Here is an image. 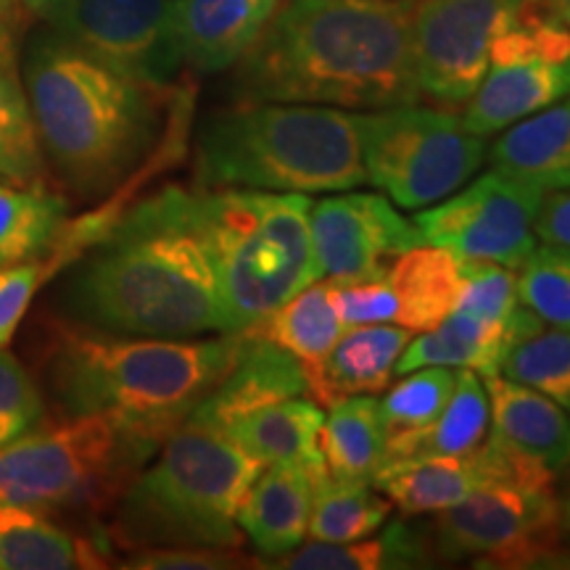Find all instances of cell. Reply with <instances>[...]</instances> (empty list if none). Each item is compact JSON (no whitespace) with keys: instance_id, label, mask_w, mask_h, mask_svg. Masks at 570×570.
<instances>
[{"instance_id":"obj_17","label":"cell","mask_w":570,"mask_h":570,"mask_svg":"<svg viewBox=\"0 0 570 570\" xmlns=\"http://www.w3.org/2000/svg\"><path fill=\"white\" fill-rule=\"evenodd\" d=\"M325 468L275 462L256 475L238 510V525L262 558L277 560L309 533L315 479Z\"/></svg>"},{"instance_id":"obj_41","label":"cell","mask_w":570,"mask_h":570,"mask_svg":"<svg viewBox=\"0 0 570 570\" xmlns=\"http://www.w3.org/2000/svg\"><path fill=\"white\" fill-rule=\"evenodd\" d=\"M537 238L570 248V188L544 194L537 217Z\"/></svg>"},{"instance_id":"obj_16","label":"cell","mask_w":570,"mask_h":570,"mask_svg":"<svg viewBox=\"0 0 570 570\" xmlns=\"http://www.w3.org/2000/svg\"><path fill=\"white\" fill-rule=\"evenodd\" d=\"M240 336H244V344H240L233 367L209 391V396L190 412L188 420L194 423L223 431L233 420L267 407V404L309 396V381L294 354L252 331H244Z\"/></svg>"},{"instance_id":"obj_35","label":"cell","mask_w":570,"mask_h":570,"mask_svg":"<svg viewBox=\"0 0 570 570\" xmlns=\"http://www.w3.org/2000/svg\"><path fill=\"white\" fill-rule=\"evenodd\" d=\"M518 296L544 323L570 327V248L554 244L533 248L520 265Z\"/></svg>"},{"instance_id":"obj_20","label":"cell","mask_w":570,"mask_h":570,"mask_svg":"<svg viewBox=\"0 0 570 570\" xmlns=\"http://www.w3.org/2000/svg\"><path fill=\"white\" fill-rule=\"evenodd\" d=\"M570 92V59L489 67L462 111V122L479 138L499 135L520 119L552 106Z\"/></svg>"},{"instance_id":"obj_22","label":"cell","mask_w":570,"mask_h":570,"mask_svg":"<svg viewBox=\"0 0 570 570\" xmlns=\"http://www.w3.org/2000/svg\"><path fill=\"white\" fill-rule=\"evenodd\" d=\"M412 341L407 327L356 325L338 336L327 354L312 399L327 410L344 396L377 394L396 375V362Z\"/></svg>"},{"instance_id":"obj_2","label":"cell","mask_w":570,"mask_h":570,"mask_svg":"<svg viewBox=\"0 0 570 570\" xmlns=\"http://www.w3.org/2000/svg\"><path fill=\"white\" fill-rule=\"evenodd\" d=\"M415 0H283L235 67L240 101L377 111L417 104Z\"/></svg>"},{"instance_id":"obj_4","label":"cell","mask_w":570,"mask_h":570,"mask_svg":"<svg viewBox=\"0 0 570 570\" xmlns=\"http://www.w3.org/2000/svg\"><path fill=\"white\" fill-rule=\"evenodd\" d=\"M244 336L146 338L59 325L48 389L67 415H104L164 441L223 381Z\"/></svg>"},{"instance_id":"obj_25","label":"cell","mask_w":570,"mask_h":570,"mask_svg":"<svg viewBox=\"0 0 570 570\" xmlns=\"http://www.w3.org/2000/svg\"><path fill=\"white\" fill-rule=\"evenodd\" d=\"M396 296V325L431 331L458 309L462 296V262L441 246L420 244L389 267Z\"/></svg>"},{"instance_id":"obj_39","label":"cell","mask_w":570,"mask_h":570,"mask_svg":"<svg viewBox=\"0 0 570 570\" xmlns=\"http://www.w3.org/2000/svg\"><path fill=\"white\" fill-rule=\"evenodd\" d=\"M48 281L46 256L0 269V348L11 346L32 298Z\"/></svg>"},{"instance_id":"obj_13","label":"cell","mask_w":570,"mask_h":570,"mask_svg":"<svg viewBox=\"0 0 570 570\" xmlns=\"http://www.w3.org/2000/svg\"><path fill=\"white\" fill-rule=\"evenodd\" d=\"M529 0H415L412 46L420 96L439 109L470 101L491 67L497 35Z\"/></svg>"},{"instance_id":"obj_36","label":"cell","mask_w":570,"mask_h":570,"mask_svg":"<svg viewBox=\"0 0 570 570\" xmlns=\"http://www.w3.org/2000/svg\"><path fill=\"white\" fill-rule=\"evenodd\" d=\"M46 420L38 383L24 365L9 352L0 348V449L17 441Z\"/></svg>"},{"instance_id":"obj_7","label":"cell","mask_w":570,"mask_h":570,"mask_svg":"<svg viewBox=\"0 0 570 570\" xmlns=\"http://www.w3.org/2000/svg\"><path fill=\"white\" fill-rule=\"evenodd\" d=\"M304 194L198 188V214L217 269L225 333H244L320 281Z\"/></svg>"},{"instance_id":"obj_14","label":"cell","mask_w":570,"mask_h":570,"mask_svg":"<svg viewBox=\"0 0 570 570\" xmlns=\"http://www.w3.org/2000/svg\"><path fill=\"white\" fill-rule=\"evenodd\" d=\"M309 230L320 277L333 281L381 275L404 252L428 244L420 227L377 194L320 198L309 209Z\"/></svg>"},{"instance_id":"obj_11","label":"cell","mask_w":570,"mask_h":570,"mask_svg":"<svg viewBox=\"0 0 570 570\" xmlns=\"http://www.w3.org/2000/svg\"><path fill=\"white\" fill-rule=\"evenodd\" d=\"M53 32L142 85L169 90L185 67L177 0H51Z\"/></svg>"},{"instance_id":"obj_33","label":"cell","mask_w":570,"mask_h":570,"mask_svg":"<svg viewBox=\"0 0 570 570\" xmlns=\"http://www.w3.org/2000/svg\"><path fill=\"white\" fill-rule=\"evenodd\" d=\"M499 375L550 396L570 415V327H541L504 356Z\"/></svg>"},{"instance_id":"obj_32","label":"cell","mask_w":570,"mask_h":570,"mask_svg":"<svg viewBox=\"0 0 570 570\" xmlns=\"http://www.w3.org/2000/svg\"><path fill=\"white\" fill-rule=\"evenodd\" d=\"M46 156L17 63L0 67V180L46 188Z\"/></svg>"},{"instance_id":"obj_40","label":"cell","mask_w":570,"mask_h":570,"mask_svg":"<svg viewBox=\"0 0 570 570\" xmlns=\"http://www.w3.org/2000/svg\"><path fill=\"white\" fill-rule=\"evenodd\" d=\"M235 550H190V547H161V550H138L125 568L142 570H225L244 568Z\"/></svg>"},{"instance_id":"obj_43","label":"cell","mask_w":570,"mask_h":570,"mask_svg":"<svg viewBox=\"0 0 570 570\" xmlns=\"http://www.w3.org/2000/svg\"><path fill=\"white\" fill-rule=\"evenodd\" d=\"M21 3H24L27 11H32V13H38V17H42L51 0H21Z\"/></svg>"},{"instance_id":"obj_38","label":"cell","mask_w":570,"mask_h":570,"mask_svg":"<svg viewBox=\"0 0 570 570\" xmlns=\"http://www.w3.org/2000/svg\"><path fill=\"white\" fill-rule=\"evenodd\" d=\"M458 309L487 320H508L520 306L518 275L502 265H462Z\"/></svg>"},{"instance_id":"obj_46","label":"cell","mask_w":570,"mask_h":570,"mask_svg":"<svg viewBox=\"0 0 570 570\" xmlns=\"http://www.w3.org/2000/svg\"><path fill=\"white\" fill-rule=\"evenodd\" d=\"M17 9V0H0V17H9Z\"/></svg>"},{"instance_id":"obj_37","label":"cell","mask_w":570,"mask_h":570,"mask_svg":"<svg viewBox=\"0 0 570 570\" xmlns=\"http://www.w3.org/2000/svg\"><path fill=\"white\" fill-rule=\"evenodd\" d=\"M327 285L341 325H381L396 320V296L389 283V269L381 275L348 277V281L327 277Z\"/></svg>"},{"instance_id":"obj_42","label":"cell","mask_w":570,"mask_h":570,"mask_svg":"<svg viewBox=\"0 0 570 570\" xmlns=\"http://www.w3.org/2000/svg\"><path fill=\"white\" fill-rule=\"evenodd\" d=\"M3 63H17V53H13V38L9 27L0 24V67Z\"/></svg>"},{"instance_id":"obj_28","label":"cell","mask_w":570,"mask_h":570,"mask_svg":"<svg viewBox=\"0 0 570 570\" xmlns=\"http://www.w3.org/2000/svg\"><path fill=\"white\" fill-rule=\"evenodd\" d=\"M320 452L331 479L373 483L386 458V428L377 399L362 394L331 404L320 431Z\"/></svg>"},{"instance_id":"obj_23","label":"cell","mask_w":570,"mask_h":570,"mask_svg":"<svg viewBox=\"0 0 570 570\" xmlns=\"http://www.w3.org/2000/svg\"><path fill=\"white\" fill-rule=\"evenodd\" d=\"M323 423L325 412L315 399L294 396L248 412L223 431L265 468L275 462H302L320 470L325 468L320 452Z\"/></svg>"},{"instance_id":"obj_3","label":"cell","mask_w":570,"mask_h":570,"mask_svg":"<svg viewBox=\"0 0 570 570\" xmlns=\"http://www.w3.org/2000/svg\"><path fill=\"white\" fill-rule=\"evenodd\" d=\"M21 80L42 156L71 194H114L151 159L173 88L132 80L56 32L32 40Z\"/></svg>"},{"instance_id":"obj_27","label":"cell","mask_w":570,"mask_h":570,"mask_svg":"<svg viewBox=\"0 0 570 570\" xmlns=\"http://www.w3.org/2000/svg\"><path fill=\"white\" fill-rule=\"evenodd\" d=\"M248 331L256 336L273 341L288 354H294L302 362L306 381H309V399L315 394V386L323 373V365L336 346L341 336V317L333 306L331 285L309 283L306 288L298 291L288 302L269 312L265 320H259Z\"/></svg>"},{"instance_id":"obj_31","label":"cell","mask_w":570,"mask_h":570,"mask_svg":"<svg viewBox=\"0 0 570 570\" xmlns=\"http://www.w3.org/2000/svg\"><path fill=\"white\" fill-rule=\"evenodd\" d=\"M394 504L377 494L373 483L336 481L320 473L315 479L309 537L315 541H356L367 539L386 523Z\"/></svg>"},{"instance_id":"obj_26","label":"cell","mask_w":570,"mask_h":570,"mask_svg":"<svg viewBox=\"0 0 570 570\" xmlns=\"http://www.w3.org/2000/svg\"><path fill=\"white\" fill-rule=\"evenodd\" d=\"M106 554L92 539L63 529L46 512L0 504V570L104 568Z\"/></svg>"},{"instance_id":"obj_15","label":"cell","mask_w":570,"mask_h":570,"mask_svg":"<svg viewBox=\"0 0 570 570\" xmlns=\"http://www.w3.org/2000/svg\"><path fill=\"white\" fill-rule=\"evenodd\" d=\"M547 323L520 304L508 320H487L454 309L423 336L410 341L396 362V375L420 367L475 370L483 377L499 375L504 356Z\"/></svg>"},{"instance_id":"obj_6","label":"cell","mask_w":570,"mask_h":570,"mask_svg":"<svg viewBox=\"0 0 570 570\" xmlns=\"http://www.w3.org/2000/svg\"><path fill=\"white\" fill-rule=\"evenodd\" d=\"M202 188L336 194L367 180L360 114L336 106L240 101L214 111L196 138Z\"/></svg>"},{"instance_id":"obj_29","label":"cell","mask_w":570,"mask_h":570,"mask_svg":"<svg viewBox=\"0 0 570 570\" xmlns=\"http://www.w3.org/2000/svg\"><path fill=\"white\" fill-rule=\"evenodd\" d=\"M67 227V202L46 188L0 180V269L46 256Z\"/></svg>"},{"instance_id":"obj_10","label":"cell","mask_w":570,"mask_h":570,"mask_svg":"<svg viewBox=\"0 0 570 570\" xmlns=\"http://www.w3.org/2000/svg\"><path fill=\"white\" fill-rule=\"evenodd\" d=\"M436 515L433 550L444 560L531 568L560 558L562 515L552 483L497 481Z\"/></svg>"},{"instance_id":"obj_44","label":"cell","mask_w":570,"mask_h":570,"mask_svg":"<svg viewBox=\"0 0 570 570\" xmlns=\"http://www.w3.org/2000/svg\"><path fill=\"white\" fill-rule=\"evenodd\" d=\"M552 3H554V9L560 11L562 21H566V24L570 27V0H552Z\"/></svg>"},{"instance_id":"obj_34","label":"cell","mask_w":570,"mask_h":570,"mask_svg":"<svg viewBox=\"0 0 570 570\" xmlns=\"http://www.w3.org/2000/svg\"><path fill=\"white\" fill-rule=\"evenodd\" d=\"M458 373L452 367H420L402 375V383L383 396L381 417L386 439L433 423L446 407Z\"/></svg>"},{"instance_id":"obj_1","label":"cell","mask_w":570,"mask_h":570,"mask_svg":"<svg viewBox=\"0 0 570 570\" xmlns=\"http://www.w3.org/2000/svg\"><path fill=\"white\" fill-rule=\"evenodd\" d=\"M63 312L75 325L114 336L225 333L198 190L167 185L117 214L71 267Z\"/></svg>"},{"instance_id":"obj_30","label":"cell","mask_w":570,"mask_h":570,"mask_svg":"<svg viewBox=\"0 0 570 570\" xmlns=\"http://www.w3.org/2000/svg\"><path fill=\"white\" fill-rule=\"evenodd\" d=\"M431 552L425 539L404 523H391L377 539L315 541L298 544L267 568L291 570H381V568H425Z\"/></svg>"},{"instance_id":"obj_5","label":"cell","mask_w":570,"mask_h":570,"mask_svg":"<svg viewBox=\"0 0 570 570\" xmlns=\"http://www.w3.org/2000/svg\"><path fill=\"white\" fill-rule=\"evenodd\" d=\"M262 470L225 431L185 420L119 494L106 533L132 552L238 550L240 502Z\"/></svg>"},{"instance_id":"obj_8","label":"cell","mask_w":570,"mask_h":570,"mask_svg":"<svg viewBox=\"0 0 570 570\" xmlns=\"http://www.w3.org/2000/svg\"><path fill=\"white\" fill-rule=\"evenodd\" d=\"M161 441L104 415H67L0 449V504L46 512H104Z\"/></svg>"},{"instance_id":"obj_24","label":"cell","mask_w":570,"mask_h":570,"mask_svg":"<svg viewBox=\"0 0 570 570\" xmlns=\"http://www.w3.org/2000/svg\"><path fill=\"white\" fill-rule=\"evenodd\" d=\"M491 404L487 383L475 370H458L454 391L441 415L415 431L386 439L383 465L433 458V454H468L489 436ZM381 465V468H383Z\"/></svg>"},{"instance_id":"obj_21","label":"cell","mask_w":570,"mask_h":570,"mask_svg":"<svg viewBox=\"0 0 570 570\" xmlns=\"http://www.w3.org/2000/svg\"><path fill=\"white\" fill-rule=\"evenodd\" d=\"M487 156L497 169L544 194L570 188V92L502 130Z\"/></svg>"},{"instance_id":"obj_12","label":"cell","mask_w":570,"mask_h":570,"mask_svg":"<svg viewBox=\"0 0 570 570\" xmlns=\"http://www.w3.org/2000/svg\"><path fill=\"white\" fill-rule=\"evenodd\" d=\"M541 202L544 190L494 167L449 202L420 212L415 225L428 244L452 252L462 265L520 269L537 248Z\"/></svg>"},{"instance_id":"obj_18","label":"cell","mask_w":570,"mask_h":570,"mask_svg":"<svg viewBox=\"0 0 570 570\" xmlns=\"http://www.w3.org/2000/svg\"><path fill=\"white\" fill-rule=\"evenodd\" d=\"M283 0H177V40L185 67L202 75L244 59Z\"/></svg>"},{"instance_id":"obj_9","label":"cell","mask_w":570,"mask_h":570,"mask_svg":"<svg viewBox=\"0 0 570 570\" xmlns=\"http://www.w3.org/2000/svg\"><path fill=\"white\" fill-rule=\"evenodd\" d=\"M365 175L402 209L444 202L487 161V140L452 109L404 104L360 114Z\"/></svg>"},{"instance_id":"obj_45","label":"cell","mask_w":570,"mask_h":570,"mask_svg":"<svg viewBox=\"0 0 570 570\" xmlns=\"http://www.w3.org/2000/svg\"><path fill=\"white\" fill-rule=\"evenodd\" d=\"M560 515H562V525H566V529L570 531V494H568L566 502L560 504Z\"/></svg>"},{"instance_id":"obj_19","label":"cell","mask_w":570,"mask_h":570,"mask_svg":"<svg viewBox=\"0 0 570 570\" xmlns=\"http://www.w3.org/2000/svg\"><path fill=\"white\" fill-rule=\"evenodd\" d=\"M491 433L558 479L570 468V415L550 396L504 375L487 377Z\"/></svg>"}]
</instances>
